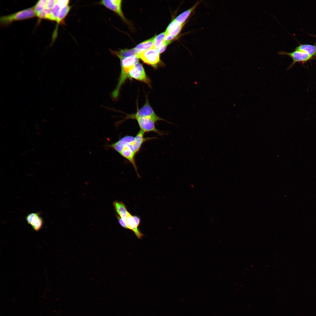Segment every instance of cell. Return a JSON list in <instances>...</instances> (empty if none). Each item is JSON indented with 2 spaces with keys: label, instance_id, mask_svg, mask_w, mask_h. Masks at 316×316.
Segmentation results:
<instances>
[{
  "label": "cell",
  "instance_id": "cell-1",
  "mask_svg": "<svg viewBox=\"0 0 316 316\" xmlns=\"http://www.w3.org/2000/svg\"><path fill=\"white\" fill-rule=\"evenodd\" d=\"M144 134L145 133L140 130L135 137L126 135L116 142L108 145V147L116 151L130 163L138 177L140 176L135 162L136 155L140 150L143 144L151 139L150 137H145Z\"/></svg>",
  "mask_w": 316,
  "mask_h": 316
},
{
  "label": "cell",
  "instance_id": "cell-2",
  "mask_svg": "<svg viewBox=\"0 0 316 316\" xmlns=\"http://www.w3.org/2000/svg\"><path fill=\"white\" fill-rule=\"evenodd\" d=\"M121 70L120 76L116 87L112 92L113 97L116 99L119 96L121 88L127 79H130L129 72L131 68L135 64V59L131 57H128L120 59Z\"/></svg>",
  "mask_w": 316,
  "mask_h": 316
},
{
  "label": "cell",
  "instance_id": "cell-3",
  "mask_svg": "<svg viewBox=\"0 0 316 316\" xmlns=\"http://www.w3.org/2000/svg\"><path fill=\"white\" fill-rule=\"evenodd\" d=\"M137 110L136 112L132 114H124L126 116L122 120L118 122L117 125H119L123 122L128 119L136 120L137 119L142 118H151L157 122L159 121H164V119L158 116L155 113L152 108L150 105L148 99L146 97L145 102L144 104L140 109L137 108Z\"/></svg>",
  "mask_w": 316,
  "mask_h": 316
},
{
  "label": "cell",
  "instance_id": "cell-4",
  "mask_svg": "<svg viewBox=\"0 0 316 316\" xmlns=\"http://www.w3.org/2000/svg\"><path fill=\"white\" fill-rule=\"evenodd\" d=\"M35 16H36V13L33 7H32L1 17L0 24L2 27H5L14 21L32 18Z\"/></svg>",
  "mask_w": 316,
  "mask_h": 316
},
{
  "label": "cell",
  "instance_id": "cell-5",
  "mask_svg": "<svg viewBox=\"0 0 316 316\" xmlns=\"http://www.w3.org/2000/svg\"><path fill=\"white\" fill-rule=\"evenodd\" d=\"M136 56L144 63L154 68H157L164 65L160 60L159 53L153 47L144 52L138 53Z\"/></svg>",
  "mask_w": 316,
  "mask_h": 316
},
{
  "label": "cell",
  "instance_id": "cell-6",
  "mask_svg": "<svg viewBox=\"0 0 316 316\" xmlns=\"http://www.w3.org/2000/svg\"><path fill=\"white\" fill-rule=\"evenodd\" d=\"M130 80L133 79L144 83L151 87V81L147 75L142 64L138 62L130 69L129 72Z\"/></svg>",
  "mask_w": 316,
  "mask_h": 316
},
{
  "label": "cell",
  "instance_id": "cell-7",
  "mask_svg": "<svg viewBox=\"0 0 316 316\" xmlns=\"http://www.w3.org/2000/svg\"><path fill=\"white\" fill-rule=\"evenodd\" d=\"M278 53L280 55H287L292 59L293 62L287 68V70L292 68L297 62L304 63L313 58L311 56L305 52L296 50L291 52L281 51L278 52Z\"/></svg>",
  "mask_w": 316,
  "mask_h": 316
},
{
  "label": "cell",
  "instance_id": "cell-8",
  "mask_svg": "<svg viewBox=\"0 0 316 316\" xmlns=\"http://www.w3.org/2000/svg\"><path fill=\"white\" fill-rule=\"evenodd\" d=\"M137 120L140 130L145 133L153 132L160 135H163L156 127L155 123L157 122L149 118H142L137 119Z\"/></svg>",
  "mask_w": 316,
  "mask_h": 316
},
{
  "label": "cell",
  "instance_id": "cell-9",
  "mask_svg": "<svg viewBox=\"0 0 316 316\" xmlns=\"http://www.w3.org/2000/svg\"><path fill=\"white\" fill-rule=\"evenodd\" d=\"M99 3L117 13L123 20H126L122 11L121 0H104L101 1Z\"/></svg>",
  "mask_w": 316,
  "mask_h": 316
},
{
  "label": "cell",
  "instance_id": "cell-10",
  "mask_svg": "<svg viewBox=\"0 0 316 316\" xmlns=\"http://www.w3.org/2000/svg\"><path fill=\"white\" fill-rule=\"evenodd\" d=\"M26 220L28 223L30 225L33 229L36 231L40 230L43 226V220L40 216V213L29 214L26 216Z\"/></svg>",
  "mask_w": 316,
  "mask_h": 316
},
{
  "label": "cell",
  "instance_id": "cell-11",
  "mask_svg": "<svg viewBox=\"0 0 316 316\" xmlns=\"http://www.w3.org/2000/svg\"><path fill=\"white\" fill-rule=\"evenodd\" d=\"M69 0H57L50 9L49 20L56 21L57 18L61 8L64 6L69 4Z\"/></svg>",
  "mask_w": 316,
  "mask_h": 316
},
{
  "label": "cell",
  "instance_id": "cell-12",
  "mask_svg": "<svg viewBox=\"0 0 316 316\" xmlns=\"http://www.w3.org/2000/svg\"><path fill=\"white\" fill-rule=\"evenodd\" d=\"M126 223L128 229L132 230L138 238L140 239L142 238L143 234L139 230L133 219V216L129 212L126 218Z\"/></svg>",
  "mask_w": 316,
  "mask_h": 316
},
{
  "label": "cell",
  "instance_id": "cell-13",
  "mask_svg": "<svg viewBox=\"0 0 316 316\" xmlns=\"http://www.w3.org/2000/svg\"><path fill=\"white\" fill-rule=\"evenodd\" d=\"M113 205L116 213L126 222V219L129 212L127 211L125 205L122 202L115 201Z\"/></svg>",
  "mask_w": 316,
  "mask_h": 316
},
{
  "label": "cell",
  "instance_id": "cell-14",
  "mask_svg": "<svg viewBox=\"0 0 316 316\" xmlns=\"http://www.w3.org/2000/svg\"><path fill=\"white\" fill-rule=\"evenodd\" d=\"M295 50L305 52L314 58L316 57V45L309 44H300L295 49Z\"/></svg>",
  "mask_w": 316,
  "mask_h": 316
},
{
  "label": "cell",
  "instance_id": "cell-15",
  "mask_svg": "<svg viewBox=\"0 0 316 316\" xmlns=\"http://www.w3.org/2000/svg\"><path fill=\"white\" fill-rule=\"evenodd\" d=\"M199 4V2L196 3L190 9L186 11L179 15L174 20L180 24H182L185 23L186 20Z\"/></svg>",
  "mask_w": 316,
  "mask_h": 316
},
{
  "label": "cell",
  "instance_id": "cell-16",
  "mask_svg": "<svg viewBox=\"0 0 316 316\" xmlns=\"http://www.w3.org/2000/svg\"><path fill=\"white\" fill-rule=\"evenodd\" d=\"M111 52L112 54L118 57L120 59L131 56H136L138 54L135 48L130 49H120L117 51L111 50Z\"/></svg>",
  "mask_w": 316,
  "mask_h": 316
},
{
  "label": "cell",
  "instance_id": "cell-17",
  "mask_svg": "<svg viewBox=\"0 0 316 316\" xmlns=\"http://www.w3.org/2000/svg\"><path fill=\"white\" fill-rule=\"evenodd\" d=\"M154 37L142 42L135 48L138 54L146 51L153 47Z\"/></svg>",
  "mask_w": 316,
  "mask_h": 316
},
{
  "label": "cell",
  "instance_id": "cell-18",
  "mask_svg": "<svg viewBox=\"0 0 316 316\" xmlns=\"http://www.w3.org/2000/svg\"><path fill=\"white\" fill-rule=\"evenodd\" d=\"M71 7L69 4L65 5L62 7L56 21L57 23V26L61 23H63L64 19L68 15Z\"/></svg>",
  "mask_w": 316,
  "mask_h": 316
},
{
  "label": "cell",
  "instance_id": "cell-19",
  "mask_svg": "<svg viewBox=\"0 0 316 316\" xmlns=\"http://www.w3.org/2000/svg\"><path fill=\"white\" fill-rule=\"evenodd\" d=\"M166 36L165 32L155 36L154 39L153 47L157 49L161 46L164 43Z\"/></svg>",
  "mask_w": 316,
  "mask_h": 316
},
{
  "label": "cell",
  "instance_id": "cell-20",
  "mask_svg": "<svg viewBox=\"0 0 316 316\" xmlns=\"http://www.w3.org/2000/svg\"><path fill=\"white\" fill-rule=\"evenodd\" d=\"M47 0L38 1L33 7L36 15L41 12L44 8Z\"/></svg>",
  "mask_w": 316,
  "mask_h": 316
},
{
  "label": "cell",
  "instance_id": "cell-21",
  "mask_svg": "<svg viewBox=\"0 0 316 316\" xmlns=\"http://www.w3.org/2000/svg\"><path fill=\"white\" fill-rule=\"evenodd\" d=\"M180 24L174 20L169 25L165 32L166 34L177 29L180 25Z\"/></svg>",
  "mask_w": 316,
  "mask_h": 316
},
{
  "label": "cell",
  "instance_id": "cell-22",
  "mask_svg": "<svg viewBox=\"0 0 316 316\" xmlns=\"http://www.w3.org/2000/svg\"><path fill=\"white\" fill-rule=\"evenodd\" d=\"M56 1L57 0H47V3L44 8L50 10Z\"/></svg>",
  "mask_w": 316,
  "mask_h": 316
},
{
  "label": "cell",
  "instance_id": "cell-23",
  "mask_svg": "<svg viewBox=\"0 0 316 316\" xmlns=\"http://www.w3.org/2000/svg\"><path fill=\"white\" fill-rule=\"evenodd\" d=\"M116 215V217L120 225L123 227L128 229L126 222L118 215Z\"/></svg>",
  "mask_w": 316,
  "mask_h": 316
},
{
  "label": "cell",
  "instance_id": "cell-24",
  "mask_svg": "<svg viewBox=\"0 0 316 316\" xmlns=\"http://www.w3.org/2000/svg\"><path fill=\"white\" fill-rule=\"evenodd\" d=\"M169 44V43L164 41L162 45L157 49L159 53L160 54L163 52L165 49L167 45Z\"/></svg>",
  "mask_w": 316,
  "mask_h": 316
},
{
  "label": "cell",
  "instance_id": "cell-25",
  "mask_svg": "<svg viewBox=\"0 0 316 316\" xmlns=\"http://www.w3.org/2000/svg\"><path fill=\"white\" fill-rule=\"evenodd\" d=\"M133 217L137 226L138 227L140 223V218L135 215L133 216Z\"/></svg>",
  "mask_w": 316,
  "mask_h": 316
},
{
  "label": "cell",
  "instance_id": "cell-26",
  "mask_svg": "<svg viewBox=\"0 0 316 316\" xmlns=\"http://www.w3.org/2000/svg\"><path fill=\"white\" fill-rule=\"evenodd\" d=\"M49 109H50V110H51V111H55V109H54L53 108H49Z\"/></svg>",
  "mask_w": 316,
  "mask_h": 316
},
{
  "label": "cell",
  "instance_id": "cell-27",
  "mask_svg": "<svg viewBox=\"0 0 316 316\" xmlns=\"http://www.w3.org/2000/svg\"><path fill=\"white\" fill-rule=\"evenodd\" d=\"M37 78L40 81H41L42 80V79L38 77Z\"/></svg>",
  "mask_w": 316,
  "mask_h": 316
},
{
  "label": "cell",
  "instance_id": "cell-28",
  "mask_svg": "<svg viewBox=\"0 0 316 316\" xmlns=\"http://www.w3.org/2000/svg\"><path fill=\"white\" fill-rule=\"evenodd\" d=\"M42 121H43L44 122H46V120H45V119H42Z\"/></svg>",
  "mask_w": 316,
  "mask_h": 316
},
{
  "label": "cell",
  "instance_id": "cell-29",
  "mask_svg": "<svg viewBox=\"0 0 316 316\" xmlns=\"http://www.w3.org/2000/svg\"><path fill=\"white\" fill-rule=\"evenodd\" d=\"M17 73L18 75H21V74L17 72Z\"/></svg>",
  "mask_w": 316,
  "mask_h": 316
},
{
  "label": "cell",
  "instance_id": "cell-30",
  "mask_svg": "<svg viewBox=\"0 0 316 316\" xmlns=\"http://www.w3.org/2000/svg\"><path fill=\"white\" fill-rule=\"evenodd\" d=\"M23 111L25 113H26V111H25L24 110H23Z\"/></svg>",
  "mask_w": 316,
  "mask_h": 316
}]
</instances>
